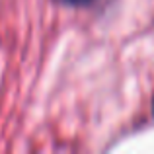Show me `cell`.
<instances>
[{"label": "cell", "instance_id": "2", "mask_svg": "<svg viewBox=\"0 0 154 154\" xmlns=\"http://www.w3.org/2000/svg\"><path fill=\"white\" fill-rule=\"evenodd\" d=\"M152 111H154V105H152Z\"/></svg>", "mask_w": 154, "mask_h": 154}, {"label": "cell", "instance_id": "1", "mask_svg": "<svg viewBox=\"0 0 154 154\" xmlns=\"http://www.w3.org/2000/svg\"><path fill=\"white\" fill-rule=\"evenodd\" d=\"M55 2L60 4V6H68V8H88V6H94L100 0H55Z\"/></svg>", "mask_w": 154, "mask_h": 154}]
</instances>
